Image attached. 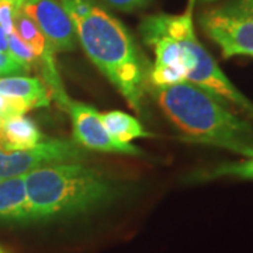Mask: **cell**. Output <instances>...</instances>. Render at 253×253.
<instances>
[{
  "label": "cell",
  "mask_w": 253,
  "mask_h": 253,
  "mask_svg": "<svg viewBox=\"0 0 253 253\" xmlns=\"http://www.w3.org/2000/svg\"><path fill=\"white\" fill-rule=\"evenodd\" d=\"M0 94L17 103L26 113L33 109L48 107L51 103V93L45 83L27 75L0 78Z\"/></svg>",
  "instance_id": "obj_9"
},
{
  "label": "cell",
  "mask_w": 253,
  "mask_h": 253,
  "mask_svg": "<svg viewBox=\"0 0 253 253\" xmlns=\"http://www.w3.org/2000/svg\"><path fill=\"white\" fill-rule=\"evenodd\" d=\"M41 141L44 135L26 114H16L4 118L0 123V149L1 151H26L31 149Z\"/></svg>",
  "instance_id": "obj_11"
},
{
  "label": "cell",
  "mask_w": 253,
  "mask_h": 253,
  "mask_svg": "<svg viewBox=\"0 0 253 253\" xmlns=\"http://www.w3.org/2000/svg\"><path fill=\"white\" fill-rule=\"evenodd\" d=\"M30 68L27 65L18 61L14 55L10 52H3L0 51V78L6 76H21L30 73Z\"/></svg>",
  "instance_id": "obj_15"
},
{
  "label": "cell",
  "mask_w": 253,
  "mask_h": 253,
  "mask_svg": "<svg viewBox=\"0 0 253 253\" xmlns=\"http://www.w3.org/2000/svg\"><path fill=\"white\" fill-rule=\"evenodd\" d=\"M101 121L116 141L121 144H131L135 138H151L154 134L148 132L138 118L132 117L123 111H107L100 113Z\"/></svg>",
  "instance_id": "obj_12"
},
{
  "label": "cell",
  "mask_w": 253,
  "mask_h": 253,
  "mask_svg": "<svg viewBox=\"0 0 253 253\" xmlns=\"http://www.w3.org/2000/svg\"><path fill=\"white\" fill-rule=\"evenodd\" d=\"M0 253H6L4 251H3V248H1V246H0Z\"/></svg>",
  "instance_id": "obj_22"
},
{
  "label": "cell",
  "mask_w": 253,
  "mask_h": 253,
  "mask_svg": "<svg viewBox=\"0 0 253 253\" xmlns=\"http://www.w3.org/2000/svg\"><path fill=\"white\" fill-rule=\"evenodd\" d=\"M238 177L245 180H253V158H245L244 161L239 162L222 163L219 166H215L207 172L197 173L194 176L196 180H211L218 177Z\"/></svg>",
  "instance_id": "obj_13"
},
{
  "label": "cell",
  "mask_w": 253,
  "mask_h": 253,
  "mask_svg": "<svg viewBox=\"0 0 253 253\" xmlns=\"http://www.w3.org/2000/svg\"><path fill=\"white\" fill-rule=\"evenodd\" d=\"M191 7L180 16L154 14L142 20L139 26L141 37L151 34H165L179 42L183 51V61L187 68L186 81L194 83L204 90L224 101L226 106L246 114L253 120V103L226 78L217 61L211 56L197 40L193 26Z\"/></svg>",
  "instance_id": "obj_4"
},
{
  "label": "cell",
  "mask_w": 253,
  "mask_h": 253,
  "mask_svg": "<svg viewBox=\"0 0 253 253\" xmlns=\"http://www.w3.org/2000/svg\"><path fill=\"white\" fill-rule=\"evenodd\" d=\"M56 52H71L78 46L72 18L58 0H24L20 4Z\"/></svg>",
  "instance_id": "obj_8"
},
{
  "label": "cell",
  "mask_w": 253,
  "mask_h": 253,
  "mask_svg": "<svg viewBox=\"0 0 253 253\" xmlns=\"http://www.w3.org/2000/svg\"><path fill=\"white\" fill-rule=\"evenodd\" d=\"M0 51L3 52H9V44H7V36L3 31V28L0 27Z\"/></svg>",
  "instance_id": "obj_19"
},
{
  "label": "cell",
  "mask_w": 253,
  "mask_h": 253,
  "mask_svg": "<svg viewBox=\"0 0 253 253\" xmlns=\"http://www.w3.org/2000/svg\"><path fill=\"white\" fill-rule=\"evenodd\" d=\"M0 224L27 225L31 224L28 208L26 176L0 180Z\"/></svg>",
  "instance_id": "obj_10"
},
{
  "label": "cell",
  "mask_w": 253,
  "mask_h": 253,
  "mask_svg": "<svg viewBox=\"0 0 253 253\" xmlns=\"http://www.w3.org/2000/svg\"><path fill=\"white\" fill-rule=\"evenodd\" d=\"M7 44H9V52L11 55H14L18 61H21L24 65H27L30 69L37 68V63H38L37 56L31 51V48L16 34V31L7 36Z\"/></svg>",
  "instance_id": "obj_14"
},
{
  "label": "cell",
  "mask_w": 253,
  "mask_h": 253,
  "mask_svg": "<svg viewBox=\"0 0 253 253\" xmlns=\"http://www.w3.org/2000/svg\"><path fill=\"white\" fill-rule=\"evenodd\" d=\"M151 0H106L110 6L121 10V11H134L138 9H144L149 4Z\"/></svg>",
  "instance_id": "obj_18"
},
{
  "label": "cell",
  "mask_w": 253,
  "mask_h": 253,
  "mask_svg": "<svg viewBox=\"0 0 253 253\" xmlns=\"http://www.w3.org/2000/svg\"><path fill=\"white\" fill-rule=\"evenodd\" d=\"M148 91L184 141L253 158V126L210 91L187 81Z\"/></svg>",
  "instance_id": "obj_2"
},
{
  "label": "cell",
  "mask_w": 253,
  "mask_h": 253,
  "mask_svg": "<svg viewBox=\"0 0 253 253\" xmlns=\"http://www.w3.org/2000/svg\"><path fill=\"white\" fill-rule=\"evenodd\" d=\"M13 1H16V3H17L18 6H20V4H21V3H23L24 0H13Z\"/></svg>",
  "instance_id": "obj_21"
},
{
  "label": "cell",
  "mask_w": 253,
  "mask_h": 253,
  "mask_svg": "<svg viewBox=\"0 0 253 253\" xmlns=\"http://www.w3.org/2000/svg\"><path fill=\"white\" fill-rule=\"evenodd\" d=\"M87 151L73 139L48 138L26 151H1L0 149V179L26 176L33 170L56 163L82 162Z\"/></svg>",
  "instance_id": "obj_5"
},
{
  "label": "cell",
  "mask_w": 253,
  "mask_h": 253,
  "mask_svg": "<svg viewBox=\"0 0 253 253\" xmlns=\"http://www.w3.org/2000/svg\"><path fill=\"white\" fill-rule=\"evenodd\" d=\"M72 18L78 42L129 107L141 113L149 89L145 55L126 27L96 0H58Z\"/></svg>",
  "instance_id": "obj_1"
},
{
  "label": "cell",
  "mask_w": 253,
  "mask_h": 253,
  "mask_svg": "<svg viewBox=\"0 0 253 253\" xmlns=\"http://www.w3.org/2000/svg\"><path fill=\"white\" fill-rule=\"evenodd\" d=\"M18 7L20 6L13 0H0V27L6 36L14 33V16Z\"/></svg>",
  "instance_id": "obj_17"
},
{
  "label": "cell",
  "mask_w": 253,
  "mask_h": 253,
  "mask_svg": "<svg viewBox=\"0 0 253 253\" xmlns=\"http://www.w3.org/2000/svg\"><path fill=\"white\" fill-rule=\"evenodd\" d=\"M31 224L93 212L114 203L123 189L99 169L82 162L56 163L26 174Z\"/></svg>",
  "instance_id": "obj_3"
},
{
  "label": "cell",
  "mask_w": 253,
  "mask_h": 253,
  "mask_svg": "<svg viewBox=\"0 0 253 253\" xmlns=\"http://www.w3.org/2000/svg\"><path fill=\"white\" fill-rule=\"evenodd\" d=\"M194 1H196V0H190V1H189V7H191V9H193V4H194Z\"/></svg>",
  "instance_id": "obj_20"
},
{
  "label": "cell",
  "mask_w": 253,
  "mask_h": 253,
  "mask_svg": "<svg viewBox=\"0 0 253 253\" xmlns=\"http://www.w3.org/2000/svg\"><path fill=\"white\" fill-rule=\"evenodd\" d=\"M217 10L226 16L246 18L253 21V0H231Z\"/></svg>",
  "instance_id": "obj_16"
},
{
  "label": "cell",
  "mask_w": 253,
  "mask_h": 253,
  "mask_svg": "<svg viewBox=\"0 0 253 253\" xmlns=\"http://www.w3.org/2000/svg\"><path fill=\"white\" fill-rule=\"evenodd\" d=\"M66 111L72 121V139L86 151L134 156L142 155V151L135 145L121 144L110 135L96 107L71 99Z\"/></svg>",
  "instance_id": "obj_6"
},
{
  "label": "cell",
  "mask_w": 253,
  "mask_h": 253,
  "mask_svg": "<svg viewBox=\"0 0 253 253\" xmlns=\"http://www.w3.org/2000/svg\"><path fill=\"white\" fill-rule=\"evenodd\" d=\"M0 180H1V179H0Z\"/></svg>",
  "instance_id": "obj_23"
},
{
  "label": "cell",
  "mask_w": 253,
  "mask_h": 253,
  "mask_svg": "<svg viewBox=\"0 0 253 253\" xmlns=\"http://www.w3.org/2000/svg\"><path fill=\"white\" fill-rule=\"evenodd\" d=\"M200 26L219 48L224 58L236 55L253 56V21L226 16L217 9L200 16Z\"/></svg>",
  "instance_id": "obj_7"
}]
</instances>
